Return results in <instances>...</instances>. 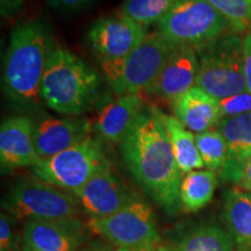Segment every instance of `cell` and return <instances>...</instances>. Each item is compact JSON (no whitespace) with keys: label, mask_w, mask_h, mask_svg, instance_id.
<instances>
[{"label":"cell","mask_w":251,"mask_h":251,"mask_svg":"<svg viewBox=\"0 0 251 251\" xmlns=\"http://www.w3.org/2000/svg\"><path fill=\"white\" fill-rule=\"evenodd\" d=\"M237 251H251V248H238Z\"/></svg>","instance_id":"35"},{"label":"cell","mask_w":251,"mask_h":251,"mask_svg":"<svg viewBox=\"0 0 251 251\" xmlns=\"http://www.w3.org/2000/svg\"><path fill=\"white\" fill-rule=\"evenodd\" d=\"M230 25L207 0H177L157 23V29L172 45L203 46L222 36Z\"/></svg>","instance_id":"6"},{"label":"cell","mask_w":251,"mask_h":251,"mask_svg":"<svg viewBox=\"0 0 251 251\" xmlns=\"http://www.w3.org/2000/svg\"><path fill=\"white\" fill-rule=\"evenodd\" d=\"M87 226L117 251H134L162 241L151 207L139 196L114 214L91 219Z\"/></svg>","instance_id":"9"},{"label":"cell","mask_w":251,"mask_h":251,"mask_svg":"<svg viewBox=\"0 0 251 251\" xmlns=\"http://www.w3.org/2000/svg\"><path fill=\"white\" fill-rule=\"evenodd\" d=\"M126 168L136 183L169 215L181 208L178 168L159 109L144 107L120 143Z\"/></svg>","instance_id":"1"},{"label":"cell","mask_w":251,"mask_h":251,"mask_svg":"<svg viewBox=\"0 0 251 251\" xmlns=\"http://www.w3.org/2000/svg\"><path fill=\"white\" fill-rule=\"evenodd\" d=\"M14 251H30V250H28L26 247H24V246H23L21 248H19V249H15Z\"/></svg>","instance_id":"34"},{"label":"cell","mask_w":251,"mask_h":251,"mask_svg":"<svg viewBox=\"0 0 251 251\" xmlns=\"http://www.w3.org/2000/svg\"><path fill=\"white\" fill-rule=\"evenodd\" d=\"M54 48L51 31L43 21H24L12 30L4 59L2 87L14 106L27 111L39 107L43 75Z\"/></svg>","instance_id":"2"},{"label":"cell","mask_w":251,"mask_h":251,"mask_svg":"<svg viewBox=\"0 0 251 251\" xmlns=\"http://www.w3.org/2000/svg\"><path fill=\"white\" fill-rule=\"evenodd\" d=\"M100 75L76 54L56 46L47 63L41 98L49 108L63 115L79 117L101 98Z\"/></svg>","instance_id":"3"},{"label":"cell","mask_w":251,"mask_h":251,"mask_svg":"<svg viewBox=\"0 0 251 251\" xmlns=\"http://www.w3.org/2000/svg\"><path fill=\"white\" fill-rule=\"evenodd\" d=\"M175 48L159 31H155L149 33L130 54L118 59H101L99 64L117 96L141 94L153 83Z\"/></svg>","instance_id":"4"},{"label":"cell","mask_w":251,"mask_h":251,"mask_svg":"<svg viewBox=\"0 0 251 251\" xmlns=\"http://www.w3.org/2000/svg\"><path fill=\"white\" fill-rule=\"evenodd\" d=\"M159 115L170 140L174 155L178 168L183 174L201 170L205 166L196 144V135L188 130L181 122L175 117L159 111Z\"/></svg>","instance_id":"20"},{"label":"cell","mask_w":251,"mask_h":251,"mask_svg":"<svg viewBox=\"0 0 251 251\" xmlns=\"http://www.w3.org/2000/svg\"><path fill=\"white\" fill-rule=\"evenodd\" d=\"M226 18L235 33L247 30L251 26V0H207Z\"/></svg>","instance_id":"25"},{"label":"cell","mask_w":251,"mask_h":251,"mask_svg":"<svg viewBox=\"0 0 251 251\" xmlns=\"http://www.w3.org/2000/svg\"><path fill=\"white\" fill-rule=\"evenodd\" d=\"M39 161L34 142V121L24 115L2 121L0 127L1 171L34 166Z\"/></svg>","instance_id":"15"},{"label":"cell","mask_w":251,"mask_h":251,"mask_svg":"<svg viewBox=\"0 0 251 251\" xmlns=\"http://www.w3.org/2000/svg\"><path fill=\"white\" fill-rule=\"evenodd\" d=\"M90 121L41 114L34 121V142L40 161L50 158L91 136Z\"/></svg>","instance_id":"13"},{"label":"cell","mask_w":251,"mask_h":251,"mask_svg":"<svg viewBox=\"0 0 251 251\" xmlns=\"http://www.w3.org/2000/svg\"><path fill=\"white\" fill-rule=\"evenodd\" d=\"M79 251H117V249L101 238V240H93L87 242Z\"/></svg>","instance_id":"31"},{"label":"cell","mask_w":251,"mask_h":251,"mask_svg":"<svg viewBox=\"0 0 251 251\" xmlns=\"http://www.w3.org/2000/svg\"><path fill=\"white\" fill-rule=\"evenodd\" d=\"M50 7L59 12H81L90 8L96 0H46Z\"/></svg>","instance_id":"28"},{"label":"cell","mask_w":251,"mask_h":251,"mask_svg":"<svg viewBox=\"0 0 251 251\" xmlns=\"http://www.w3.org/2000/svg\"><path fill=\"white\" fill-rule=\"evenodd\" d=\"M198 72L199 57L196 48L178 46L169 55L159 75L146 92L174 102L196 86Z\"/></svg>","instance_id":"14"},{"label":"cell","mask_w":251,"mask_h":251,"mask_svg":"<svg viewBox=\"0 0 251 251\" xmlns=\"http://www.w3.org/2000/svg\"><path fill=\"white\" fill-rule=\"evenodd\" d=\"M224 218L237 248H251V192L236 187L228 190Z\"/></svg>","instance_id":"19"},{"label":"cell","mask_w":251,"mask_h":251,"mask_svg":"<svg viewBox=\"0 0 251 251\" xmlns=\"http://www.w3.org/2000/svg\"><path fill=\"white\" fill-rule=\"evenodd\" d=\"M244 51V74H246L247 87L251 93V31L247 34L243 40Z\"/></svg>","instance_id":"29"},{"label":"cell","mask_w":251,"mask_h":251,"mask_svg":"<svg viewBox=\"0 0 251 251\" xmlns=\"http://www.w3.org/2000/svg\"><path fill=\"white\" fill-rule=\"evenodd\" d=\"M172 108L175 118L197 134L211 130L222 120L219 100L198 86L176 99Z\"/></svg>","instance_id":"18"},{"label":"cell","mask_w":251,"mask_h":251,"mask_svg":"<svg viewBox=\"0 0 251 251\" xmlns=\"http://www.w3.org/2000/svg\"><path fill=\"white\" fill-rule=\"evenodd\" d=\"M4 208L19 219L54 220L76 218L79 201L75 194L37 178L18 181L4 200Z\"/></svg>","instance_id":"8"},{"label":"cell","mask_w":251,"mask_h":251,"mask_svg":"<svg viewBox=\"0 0 251 251\" xmlns=\"http://www.w3.org/2000/svg\"><path fill=\"white\" fill-rule=\"evenodd\" d=\"M14 235L12 228V218L8 213L0 216V251H14Z\"/></svg>","instance_id":"27"},{"label":"cell","mask_w":251,"mask_h":251,"mask_svg":"<svg viewBox=\"0 0 251 251\" xmlns=\"http://www.w3.org/2000/svg\"><path fill=\"white\" fill-rule=\"evenodd\" d=\"M219 130L227 144V157L220 177L224 181L240 184L251 158V112L222 119Z\"/></svg>","instance_id":"16"},{"label":"cell","mask_w":251,"mask_h":251,"mask_svg":"<svg viewBox=\"0 0 251 251\" xmlns=\"http://www.w3.org/2000/svg\"><path fill=\"white\" fill-rule=\"evenodd\" d=\"M196 144L205 168L221 172L227 157V144L220 130H207L196 134Z\"/></svg>","instance_id":"24"},{"label":"cell","mask_w":251,"mask_h":251,"mask_svg":"<svg viewBox=\"0 0 251 251\" xmlns=\"http://www.w3.org/2000/svg\"><path fill=\"white\" fill-rule=\"evenodd\" d=\"M199 72L196 86L222 100L248 91L244 74L243 40L238 35L220 36L197 47Z\"/></svg>","instance_id":"5"},{"label":"cell","mask_w":251,"mask_h":251,"mask_svg":"<svg viewBox=\"0 0 251 251\" xmlns=\"http://www.w3.org/2000/svg\"><path fill=\"white\" fill-rule=\"evenodd\" d=\"M107 161L101 141L90 136L57 155L39 161L33 172L39 179L74 194Z\"/></svg>","instance_id":"7"},{"label":"cell","mask_w":251,"mask_h":251,"mask_svg":"<svg viewBox=\"0 0 251 251\" xmlns=\"http://www.w3.org/2000/svg\"><path fill=\"white\" fill-rule=\"evenodd\" d=\"M238 185H240L243 190L251 192V158H250V161L248 162L246 169H244L243 177Z\"/></svg>","instance_id":"33"},{"label":"cell","mask_w":251,"mask_h":251,"mask_svg":"<svg viewBox=\"0 0 251 251\" xmlns=\"http://www.w3.org/2000/svg\"><path fill=\"white\" fill-rule=\"evenodd\" d=\"M177 0H124L120 13L127 15L143 27L158 23Z\"/></svg>","instance_id":"23"},{"label":"cell","mask_w":251,"mask_h":251,"mask_svg":"<svg viewBox=\"0 0 251 251\" xmlns=\"http://www.w3.org/2000/svg\"><path fill=\"white\" fill-rule=\"evenodd\" d=\"M233 238L216 224L193 227L181 237L176 251H234Z\"/></svg>","instance_id":"22"},{"label":"cell","mask_w":251,"mask_h":251,"mask_svg":"<svg viewBox=\"0 0 251 251\" xmlns=\"http://www.w3.org/2000/svg\"><path fill=\"white\" fill-rule=\"evenodd\" d=\"M147 35L146 27L119 13L94 21L87 30L86 41L98 61H101L125 57L136 49Z\"/></svg>","instance_id":"10"},{"label":"cell","mask_w":251,"mask_h":251,"mask_svg":"<svg viewBox=\"0 0 251 251\" xmlns=\"http://www.w3.org/2000/svg\"><path fill=\"white\" fill-rule=\"evenodd\" d=\"M218 179L211 170L191 171L183 177L179 188L181 209L196 213L208 205L214 196Z\"/></svg>","instance_id":"21"},{"label":"cell","mask_w":251,"mask_h":251,"mask_svg":"<svg viewBox=\"0 0 251 251\" xmlns=\"http://www.w3.org/2000/svg\"><path fill=\"white\" fill-rule=\"evenodd\" d=\"M222 119L237 117L251 112V93L249 91L219 100Z\"/></svg>","instance_id":"26"},{"label":"cell","mask_w":251,"mask_h":251,"mask_svg":"<svg viewBox=\"0 0 251 251\" xmlns=\"http://www.w3.org/2000/svg\"><path fill=\"white\" fill-rule=\"evenodd\" d=\"M74 194L81 209L91 219H101L114 214L137 197L114 174L108 161Z\"/></svg>","instance_id":"12"},{"label":"cell","mask_w":251,"mask_h":251,"mask_svg":"<svg viewBox=\"0 0 251 251\" xmlns=\"http://www.w3.org/2000/svg\"><path fill=\"white\" fill-rule=\"evenodd\" d=\"M25 0H0V13L6 19L14 17L24 7Z\"/></svg>","instance_id":"30"},{"label":"cell","mask_w":251,"mask_h":251,"mask_svg":"<svg viewBox=\"0 0 251 251\" xmlns=\"http://www.w3.org/2000/svg\"><path fill=\"white\" fill-rule=\"evenodd\" d=\"M89 229L77 218L28 220L24 247L30 251H79L89 242Z\"/></svg>","instance_id":"11"},{"label":"cell","mask_w":251,"mask_h":251,"mask_svg":"<svg viewBox=\"0 0 251 251\" xmlns=\"http://www.w3.org/2000/svg\"><path fill=\"white\" fill-rule=\"evenodd\" d=\"M143 108L142 93L118 96L99 109L94 130L106 142L121 143Z\"/></svg>","instance_id":"17"},{"label":"cell","mask_w":251,"mask_h":251,"mask_svg":"<svg viewBox=\"0 0 251 251\" xmlns=\"http://www.w3.org/2000/svg\"><path fill=\"white\" fill-rule=\"evenodd\" d=\"M134 251H176V248H172L171 246H169V244L163 243L162 241H159V242H155L148 244V246L141 247L139 249Z\"/></svg>","instance_id":"32"}]
</instances>
